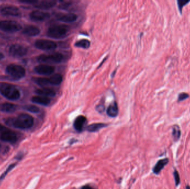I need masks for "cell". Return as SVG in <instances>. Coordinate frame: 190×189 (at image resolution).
Returning a JSON list of instances; mask_svg holds the SVG:
<instances>
[{
    "label": "cell",
    "mask_w": 190,
    "mask_h": 189,
    "mask_svg": "<svg viewBox=\"0 0 190 189\" xmlns=\"http://www.w3.org/2000/svg\"><path fill=\"white\" fill-rule=\"evenodd\" d=\"M34 123L33 117L27 114H22L16 118L8 119L7 123L15 128L26 129L31 128Z\"/></svg>",
    "instance_id": "6da1fadb"
},
{
    "label": "cell",
    "mask_w": 190,
    "mask_h": 189,
    "mask_svg": "<svg viewBox=\"0 0 190 189\" xmlns=\"http://www.w3.org/2000/svg\"><path fill=\"white\" fill-rule=\"evenodd\" d=\"M69 31V27L64 24L53 26L49 28L47 32V36L54 39L64 38Z\"/></svg>",
    "instance_id": "7a4b0ae2"
},
{
    "label": "cell",
    "mask_w": 190,
    "mask_h": 189,
    "mask_svg": "<svg viewBox=\"0 0 190 189\" xmlns=\"http://www.w3.org/2000/svg\"><path fill=\"white\" fill-rule=\"evenodd\" d=\"M0 92L10 100L15 101L18 99L20 97L19 90L10 84H3L0 86Z\"/></svg>",
    "instance_id": "3957f363"
},
{
    "label": "cell",
    "mask_w": 190,
    "mask_h": 189,
    "mask_svg": "<svg viewBox=\"0 0 190 189\" xmlns=\"http://www.w3.org/2000/svg\"><path fill=\"white\" fill-rule=\"evenodd\" d=\"M64 58V55L61 53H53L49 54L40 55L37 60L39 62L46 64H58L61 63Z\"/></svg>",
    "instance_id": "277c9868"
},
{
    "label": "cell",
    "mask_w": 190,
    "mask_h": 189,
    "mask_svg": "<svg viewBox=\"0 0 190 189\" xmlns=\"http://www.w3.org/2000/svg\"><path fill=\"white\" fill-rule=\"evenodd\" d=\"M6 71L10 77L16 80L20 79L25 75V69L21 66L17 65H9L7 67Z\"/></svg>",
    "instance_id": "5b68a950"
},
{
    "label": "cell",
    "mask_w": 190,
    "mask_h": 189,
    "mask_svg": "<svg viewBox=\"0 0 190 189\" xmlns=\"http://www.w3.org/2000/svg\"><path fill=\"white\" fill-rule=\"evenodd\" d=\"M21 25L14 21H0V29L8 32H16L21 29Z\"/></svg>",
    "instance_id": "8992f818"
},
{
    "label": "cell",
    "mask_w": 190,
    "mask_h": 189,
    "mask_svg": "<svg viewBox=\"0 0 190 189\" xmlns=\"http://www.w3.org/2000/svg\"><path fill=\"white\" fill-rule=\"evenodd\" d=\"M35 45L37 48L44 51L53 50L57 47V44L55 42L48 39H38Z\"/></svg>",
    "instance_id": "52a82bcc"
},
{
    "label": "cell",
    "mask_w": 190,
    "mask_h": 189,
    "mask_svg": "<svg viewBox=\"0 0 190 189\" xmlns=\"http://www.w3.org/2000/svg\"><path fill=\"white\" fill-rule=\"evenodd\" d=\"M0 139L3 141L15 143L16 142L17 138L16 134L14 132L6 128L5 130L0 133Z\"/></svg>",
    "instance_id": "ba28073f"
},
{
    "label": "cell",
    "mask_w": 190,
    "mask_h": 189,
    "mask_svg": "<svg viewBox=\"0 0 190 189\" xmlns=\"http://www.w3.org/2000/svg\"><path fill=\"white\" fill-rule=\"evenodd\" d=\"M27 52V48L20 44L12 45L10 49V54L16 57H21L25 56Z\"/></svg>",
    "instance_id": "9c48e42d"
},
{
    "label": "cell",
    "mask_w": 190,
    "mask_h": 189,
    "mask_svg": "<svg viewBox=\"0 0 190 189\" xmlns=\"http://www.w3.org/2000/svg\"><path fill=\"white\" fill-rule=\"evenodd\" d=\"M55 68L53 66L47 65H40L36 66L35 71L37 74L44 75H49L55 72Z\"/></svg>",
    "instance_id": "30bf717a"
},
{
    "label": "cell",
    "mask_w": 190,
    "mask_h": 189,
    "mask_svg": "<svg viewBox=\"0 0 190 189\" xmlns=\"http://www.w3.org/2000/svg\"><path fill=\"white\" fill-rule=\"evenodd\" d=\"M49 13L44 12L41 11H34L30 14V18L31 20L35 21H43L50 18Z\"/></svg>",
    "instance_id": "8fae6325"
},
{
    "label": "cell",
    "mask_w": 190,
    "mask_h": 189,
    "mask_svg": "<svg viewBox=\"0 0 190 189\" xmlns=\"http://www.w3.org/2000/svg\"><path fill=\"white\" fill-rule=\"evenodd\" d=\"M86 123V118L83 116H79L75 119L73 123V127L76 131L81 133L83 131Z\"/></svg>",
    "instance_id": "7c38bea8"
},
{
    "label": "cell",
    "mask_w": 190,
    "mask_h": 189,
    "mask_svg": "<svg viewBox=\"0 0 190 189\" xmlns=\"http://www.w3.org/2000/svg\"><path fill=\"white\" fill-rule=\"evenodd\" d=\"M1 12L4 15L18 16L20 15L19 9L13 6H6L1 9Z\"/></svg>",
    "instance_id": "4fadbf2b"
},
{
    "label": "cell",
    "mask_w": 190,
    "mask_h": 189,
    "mask_svg": "<svg viewBox=\"0 0 190 189\" xmlns=\"http://www.w3.org/2000/svg\"><path fill=\"white\" fill-rule=\"evenodd\" d=\"M56 4V2L55 1H35L34 2L35 6L41 9H49L54 7Z\"/></svg>",
    "instance_id": "5bb4252c"
},
{
    "label": "cell",
    "mask_w": 190,
    "mask_h": 189,
    "mask_svg": "<svg viewBox=\"0 0 190 189\" xmlns=\"http://www.w3.org/2000/svg\"><path fill=\"white\" fill-rule=\"evenodd\" d=\"M77 15L73 13H70L59 16L57 17V20L61 22L71 23L75 22L77 20Z\"/></svg>",
    "instance_id": "9a60e30c"
},
{
    "label": "cell",
    "mask_w": 190,
    "mask_h": 189,
    "mask_svg": "<svg viewBox=\"0 0 190 189\" xmlns=\"http://www.w3.org/2000/svg\"><path fill=\"white\" fill-rule=\"evenodd\" d=\"M36 93L41 96H44L46 97H55L56 93V92L50 88H44L41 89H38L36 90Z\"/></svg>",
    "instance_id": "2e32d148"
},
{
    "label": "cell",
    "mask_w": 190,
    "mask_h": 189,
    "mask_svg": "<svg viewBox=\"0 0 190 189\" xmlns=\"http://www.w3.org/2000/svg\"><path fill=\"white\" fill-rule=\"evenodd\" d=\"M32 101L33 103H35L37 104L45 105L47 106L49 105V104L51 102V99L49 97L41 96V95H37L35 96L32 98Z\"/></svg>",
    "instance_id": "e0dca14e"
},
{
    "label": "cell",
    "mask_w": 190,
    "mask_h": 189,
    "mask_svg": "<svg viewBox=\"0 0 190 189\" xmlns=\"http://www.w3.org/2000/svg\"><path fill=\"white\" fill-rule=\"evenodd\" d=\"M24 34L29 36H36L40 33V29L35 26H28L23 30Z\"/></svg>",
    "instance_id": "ac0fdd59"
},
{
    "label": "cell",
    "mask_w": 190,
    "mask_h": 189,
    "mask_svg": "<svg viewBox=\"0 0 190 189\" xmlns=\"http://www.w3.org/2000/svg\"><path fill=\"white\" fill-rule=\"evenodd\" d=\"M108 116L111 118H115L118 114V108L116 102H113L111 104L106 111Z\"/></svg>",
    "instance_id": "d6986e66"
},
{
    "label": "cell",
    "mask_w": 190,
    "mask_h": 189,
    "mask_svg": "<svg viewBox=\"0 0 190 189\" xmlns=\"http://www.w3.org/2000/svg\"><path fill=\"white\" fill-rule=\"evenodd\" d=\"M168 159H164L158 161V162L153 168V172L155 174H159L161 172V170L164 168L165 166L168 164Z\"/></svg>",
    "instance_id": "ffe728a7"
},
{
    "label": "cell",
    "mask_w": 190,
    "mask_h": 189,
    "mask_svg": "<svg viewBox=\"0 0 190 189\" xmlns=\"http://www.w3.org/2000/svg\"><path fill=\"white\" fill-rule=\"evenodd\" d=\"M107 126V124L102 123H94L88 125L86 127V129L87 131L91 133H94L98 131L103 128H105Z\"/></svg>",
    "instance_id": "44dd1931"
},
{
    "label": "cell",
    "mask_w": 190,
    "mask_h": 189,
    "mask_svg": "<svg viewBox=\"0 0 190 189\" xmlns=\"http://www.w3.org/2000/svg\"><path fill=\"white\" fill-rule=\"evenodd\" d=\"M16 109V105L11 103H1L0 104V110L6 113H12Z\"/></svg>",
    "instance_id": "7402d4cb"
},
{
    "label": "cell",
    "mask_w": 190,
    "mask_h": 189,
    "mask_svg": "<svg viewBox=\"0 0 190 189\" xmlns=\"http://www.w3.org/2000/svg\"><path fill=\"white\" fill-rule=\"evenodd\" d=\"M62 80L63 78L61 74L59 73L55 74L49 78L50 84L54 86H58L61 83V82H62Z\"/></svg>",
    "instance_id": "603a6c76"
},
{
    "label": "cell",
    "mask_w": 190,
    "mask_h": 189,
    "mask_svg": "<svg viewBox=\"0 0 190 189\" xmlns=\"http://www.w3.org/2000/svg\"><path fill=\"white\" fill-rule=\"evenodd\" d=\"M91 45L90 41L87 39H82L77 41L74 44V46L79 48H82L84 49H88L90 48Z\"/></svg>",
    "instance_id": "cb8c5ba5"
},
{
    "label": "cell",
    "mask_w": 190,
    "mask_h": 189,
    "mask_svg": "<svg viewBox=\"0 0 190 189\" xmlns=\"http://www.w3.org/2000/svg\"><path fill=\"white\" fill-rule=\"evenodd\" d=\"M34 81L38 85L41 87L46 86L50 84L49 78L45 77H37L34 78Z\"/></svg>",
    "instance_id": "d4e9b609"
},
{
    "label": "cell",
    "mask_w": 190,
    "mask_h": 189,
    "mask_svg": "<svg viewBox=\"0 0 190 189\" xmlns=\"http://www.w3.org/2000/svg\"><path fill=\"white\" fill-rule=\"evenodd\" d=\"M181 136V131L179 126L175 125L172 128V137L174 141H177Z\"/></svg>",
    "instance_id": "484cf974"
},
{
    "label": "cell",
    "mask_w": 190,
    "mask_h": 189,
    "mask_svg": "<svg viewBox=\"0 0 190 189\" xmlns=\"http://www.w3.org/2000/svg\"><path fill=\"white\" fill-rule=\"evenodd\" d=\"M190 1H186V0H178L177 3H178V7L179 11L181 13L182 12V8L186 4L190 2Z\"/></svg>",
    "instance_id": "4316f807"
},
{
    "label": "cell",
    "mask_w": 190,
    "mask_h": 189,
    "mask_svg": "<svg viewBox=\"0 0 190 189\" xmlns=\"http://www.w3.org/2000/svg\"><path fill=\"white\" fill-rule=\"evenodd\" d=\"M26 108L27 110H29L32 113H37L40 111L39 108L35 105H27V106H26Z\"/></svg>",
    "instance_id": "83f0119b"
},
{
    "label": "cell",
    "mask_w": 190,
    "mask_h": 189,
    "mask_svg": "<svg viewBox=\"0 0 190 189\" xmlns=\"http://www.w3.org/2000/svg\"><path fill=\"white\" fill-rule=\"evenodd\" d=\"M61 3L59 5V8L64 10L66 9L68 7L70 6L71 5V1H61Z\"/></svg>",
    "instance_id": "f1b7e54d"
},
{
    "label": "cell",
    "mask_w": 190,
    "mask_h": 189,
    "mask_svg": "<svg viewBox=\"0 0 190 189\" xmlns=\"http://www.w3.org/2000/svg\"><path fill=\"white\" fill-rule=\"evenodd\" d=\"M189 97V95L187 93H181L178 95V102L182 101H184L185 99L188 98Z\"/></svg>",
    "instance_id": "f546056e"
},
{
    "label": "cell",
    "mask_w": 190,
    "mask_h": 189,
    "mask_svg": "<svg viewBox=\"0 0 190 189\" xmlns=\"http://www.w3.org/2000/svg\"><path fill=\"white\" fill-rule=\"evenodd\" d=\"M174 178H175V180L176 185L178 186L180 182L179 174L176 170H175L174 173Z\"/></svg>",
    "instance_id": "4dcf8cb0"
},
{
    "label": "cell",
    "mask_w": 190,
    "mask_h": 189,
    "mask_svg": "<svg viewBox=\"0 0 190 189\" xmlns=\"http://www.w3.org/2000/svg\"><path fill=\"white\" fill-rule=\"evenodd\" d=\"M81 189H95L94 188H93L92 186H90V185H85L84 186H83Z\"/></svg>",
    "instance_id": "1f68e13d"
},
{
    "label": "cell",
    "mask_w": 190,
    "mask_h": 189,
    "mask_svg": "<svg viewBox=\"0 0 190 189\" xmlns=\"http://www.w3.org/2000/svg\"><path fill=\"white\" fill-rule=\"evenodd\" d=\"M6 128H6V127H5L4 126H3L2 125L0 124V133H1L2 131H3L4 130H5Z\"/></svg>",
    "instance_id": "d6a6232c"
},
{
    "label": "cell",
    "mask_w": 190,
    "mask_h": 189,
    "mask_svg": "<svg viewBox=\"0 0 190 189\" xmlns=\"http://www.w3.org/2000/svg\"><path fill=\"white\" fill-rule=\"evenodd\" d=\"M3 54L1 53V52H0V60H1L2 58H3Z\"/></svg>",
    "instance_id": "836d02e7"
},
{
    "label": "cell",
    "mask_w": 190,
    "mask_h": 189,
    "mask_svg": "<svg viewBox=\"0 0 190 189\" xmlns=\"http://www.w3.org/2000/svg\"><path fill=\"white\" fill-rule=\"evenodd\" d=\"M186 189H190V187L189 186V185H187V186H186Z\"/></svg>",
    "instance_id": "e575fe53"
}]
</instances>
